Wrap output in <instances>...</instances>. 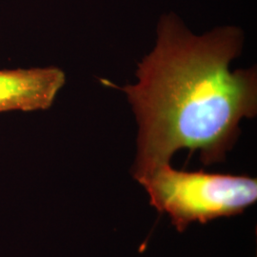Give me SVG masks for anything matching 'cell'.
Returning a JSON list of instances; mask_svg holds the SVG:
<instances>
[{
  "instance_id": "cell-1",
  "label": "cell",
  "mask_w": 257,
  "mask_h": 257,
  "mask_svg": "<svg viewBox=\"0 0 257 257\" xmlns=\"http://www.w3.org/2000/svg\"><path fill=\"white\" fill-rule=\"evenodd\" d=\"M243 45L233 29L197 37L176 24L160 27L154 50L138 65V82L117 87L138 123L137 181L183 149L198 152L204 165L225 160L241 121L257 113L256 67L230 69Z\"/></svg>"
},
{
  "instance_id": "cell-2",
  "label": "cell",
  "mask_w": 257,
  "mask_h": 257,
  "mask_svg": "<svg viewBox=\"0 0 257 257\" xmlns=\"http://www.w3.org/2000/svg\"><path fill=\"white\" fill-rule=\"evenodd\" d=\"M138 182L146 190L150 204L168 214L181 232L194 222L240 214L257 200V180L248 175L179 171L169 164L156 168Z\"/></svg>"
},
{
  "instance_id": "cell-3",
  "label": "cell",
  "mask_w": 257,
  "mask_h": 257,
  "mask_svg": "<svg viewBox=\"0 0 257 257\" xmlns=\"http://www.w3.org/2000/svg\"><path fill=\"white\" fill-rule=\"evenodd\" d=\"M65 83L64 72L54 66L0 70V113L48 110Z\"/></svg>"
}]
</instances>
